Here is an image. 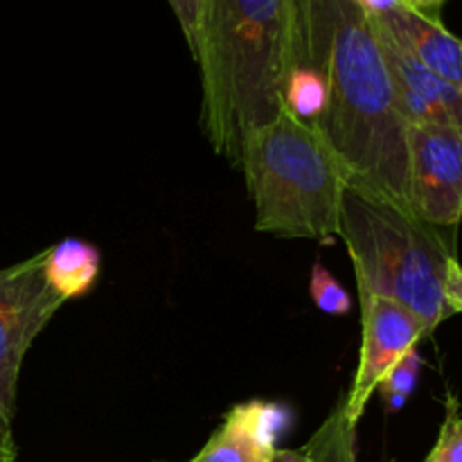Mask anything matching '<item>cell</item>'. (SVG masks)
<instances>
[{
    "label": "cell",
    "instance_id": "cell-1",
    "mask_svg": "<svg viewBox=\"0 0 462 462\" xmlns=\"http://www.w3.org/2000/svg\"><path fill=\"white\" fill-rule=\"evenodd\" d=\"M311 66L325 99L311 129L337 162L346 188L409 210V125L373 18L352 0L310 3Z\"/></svg>",
    "mask_w": 462,
    "mask_h": 462
},
{
    "label": "cell",
    "instance_id": "cell-2",
    "mask_svg": "<svg viewBox=\"0 0 462 462\" xmlns=\"http://www.w3.org/2000/svg\"><path fill=\"white\" fill-rule=\"evenodd\" d=\"M311 0H197L192 54L201 70L203 131L239 167L251 131L287 111L293 72L311 66Z\"/></svg>",
    "mask_w": 462,
    "mask_h": 462
},
{
    "label": "cell",
    "instance_id": "cell-3",
    "mask_svg": "<svg viewBox=\"0 0 462 462\" xmlns=\"http://www.w3.org/2000/svg\"><path fill=\"white\" fill-rule=\"evenodd\" d=\"M445 230L393 203L343 189L338 239L350 253L356 291L409 307L424 320L429 334L454 316L445 282L451 262L458 257Z\"/></svg>",
    "mask_w": 462,
    "mask_h": 462
},
{
    "label": "cell",
    "instance_id": "cell-4",
    "mask_svg": "<svg viewBox=\"0 0 462 462\" xmlns=\"http://www.w3.org/2000/svg\"><path fill=\"white\" fill-rule=\"evenodd\" d=\"M239 167L260 233L337 242L346 180L310 125L289 111L280 113L246 135Z\"/></svg>",
    "mask_w": 462,
    "mask_h": 462
},
{
    "label": "cell",
    "instance_id": "cell-5",
    "mask_svg": "<svg viewBox=\"0 0 462 462\" xmlns=\"http://www.w3.org/2000/svg\"><path fill=\"white\" fill-rule=\"evenodd\" d=\"M61 296L45 278V251L0 269V413L14 420L18 379L32 343L50 325Z\"/></svg>",
    "mask_w": 462,
    "mask_h": 462
},
{
    "label": "cell",
    "instance_id": "cell-6",
    "mask_svg": "<svg viewBox=\"0 0 462 462\" xmlns=\"http://www.w3.org/2000/svg\"><path fill=\"white\" fill-rule=\"evenodd\" d=\"M409 208L438 228L462 224V126H409Z\"/></svg>",
    "mask_w": 462,
    "mask_h": 462
},
{
    "label": "cell",
    "instance_id": "cell-7",
    "mask_svg": "<svg viewBox=\"0 0 462 462\" xmlns=\"http://www.w3.org/2000/svg\"><path fill=\"white\" fill-rule=\"evenodd\" d=\"M361 307V355L356 365L355 379L347 397L343 400L346 415L352 424L359 427L370 397L379 388L388 373L418 347L429 329L424 320L409 307L391 300V298L373 296L368 291H359Z\"/></svg>",
    "mask_w": 462,
    "mask_h": 462
},
{
    "label": "cell",
    "instance_id": "cell-8",
    "mask_svg": "<svg viewBox=\"0 0 462 462\" xmlns=\"http://www.w3.org/2000/svg\"><path fill=\"white\" fill-rule=\"evenodd\" d=\"M374 32L382 43L393 86H395L397 106L406 125L462 126V90L420 66L377 25H374Z\"/></svg>",
    "mask_w": 462,
    "mask_h": 462
},
{
    "label": "cell",
    "instance_id": "cell-9",
    "mask_svg": "<svg viewBox=\"0 0 462 462\" xmlns=\"http://www.w3.org/2000/svg\"><path fill=\"white\" fill-rule=\"evenodd\" d=\"M284 418V409L269 402L233 406L203 449L188 462H273Z\"/></svg>",
    "mask_w": 462,
    "mask_h": 462
},
{
    "label": "cell",
    "instance_id": "cell-10",
    "mask_svg": "<svg viewBox=\"0 0 462 462\" xmlns=\"http://www.w3.org/2000/svg\"><path fill=\"white\" fill-rule=\"evenodd\" d=\"M370 18L420 66L462 90V39H456L440 18L402 5L370 14Z\"/></svg>",
    "mask_w": 462,
    "mask_h": 462
},
{
    "label": "cell",
    "instance_id": "cell-11",
    "mask_svg": "<svg viewBox=\"0 0 462 462\" xmlns=\"http://www.w3.org/2000/svg\"><path fill=\"white\" fill-rule=\"evenodd\" d=\"M99 271L102 253L95 244L68 237L45 248V278L66 302L88 293L97 282Z\"/></svg>",
    "mask_w": 462,
    "mask_h": 462
},
{
    "label": "cell",
    "instance_id": "cell-12",
    "mask_svg": "<svg viewBox=\"0 0 462 462\" xmlns=\"http://www.w3.org/2000/svg\"><path fill=\"white\" fill-rule=\"evenodd\" d=\"M310 291L314 298V305L328 316H346L352 310L350 293L343 289V284L325 269L323 262H316L311 269Z\"/></svg>",
    "mask_w": 462,
    "mask_h": 462
},
{
    "label": "cell",
    "instance_id": "cell-13",
    "mask_svg": "<svg viewBox=\"0 0 462 462\" xmlns=\"http://www.w3.org/2000/svg\"><path fill=\"white\" fill-rule=\"evenodd\" d=\"M420 370H422V356H420L418 347H415V350H411L409 355L383 377V382L379 383L377 391L383 393V397H386L388 406H391L393 411L402 409L404 402L413 395Z\"/></svg>",
    "mask_w": 462,
    "mask_h": 462
},
{
    "label": "cell",
    "instance_id": "cell-14",
    "mask_svg": "<svg viewBox=\"0 0 462 462\" xmlns=\"http://www.w3.org/2000/svg\"><path fill=\"white\" fill-rule=\"evenodd\" d=\"M427 462H462V415H458V402L454 397L447 406L445 424Z\"/></svg>",
    "mask_w": 462,
    "mask_h": 462
},
{
    "label": "cell",
    "instance_id": "cell-15",
    "mask_svg": "<svg viewBox=\"0 0 462 462\" xmlns=\"http://www.w3.org/2000/svg\"><path fill=\"white\" fill-rule=\"evenodd\" d=\"M334 462H359L356 456V424L346 415L343 400L334 406Z\"/></svg>",
    "mask_w": 462,
    "mask_h": 462
},
{
    "label": "cell",
    "instance_id": "cell-16",
    "mask_svg": "<svg viewBox=\"0 0 462 462\" xmlns=\"http://www.w3.org/2000/svg\"><path fill=\"white\" fill-rule=\"evenodd\" d=\"M307 447H310L311 454H314L316 462H334V411L328 415V420L320 424L319 431L311 436Z\"/></svg>",
    "mask_w": 462,
    "mask_h": 462
},
{
    "label": "cell",
    "instance_id": "cell-17",
    "mask_svg": "<svg viewBox=\"0 0 462 462\" xmlns=\"http://www.w3.org/2000/svg\"><path fill=\"white\" fill-rule=\"evenodd\" d=\"M167 3H170L180 30H183L185 41L192 48L194 30H197V0H167Z\"/></svg>",
    "mask_w": 462,
    "mask_h": 462
},
{
    "label": "cell",
    "instance_id": "cell-18",
    "mask_svg": "<svg viewBox=\"0 0 462 462\" xmlns=\"http://www.w3.org/2000/svg\"><path fill=\"white\" fill-rule=\"evenodd\" d=\"M445 298L454 314H462V266L458 260L451 262L449 273H447Z\"/></svg>",
    "mask_w": 462,
    "mask_h": 462
},
{
    "label": "cell",
    "instance_id": "cell-19",
    "mask_svg": "<svg viewBox=\"0 0 462 462\" xmlns=\"http://www.w3.org/2000/svg\"><path fill=\"white\" fill-rule=\"evenodd\" d=\"M18 447L14 438V420L0 413V462H16Z\"/></svg>",
    "mask_w": 462,
    "mask_h": 462
},
{
    "label": "cell",
    "instance_id": "cell-20",
    "mask_svg": "<svg viewBox=\"0 0 462 462\" xmlns=\"http://www.w3.org/2000/svg\"><path fill=\"white\" fill-rule=\"evenodd\" d=\"M447 0H400L402 7L415 9L420 14H427V16H438L440 14V7Z\"/></svg>",
    "mask_w": 462,
    "mask_h": 462
},
{
    "label": "cell",
    "instance_id": "cell-21",
    "mask_svg": "<svg viewBox=\"0 0 462 462\" xmlns=\"http://www.w3.org/2000/svg\"><path fill=\"white\" fill-rule=\"evenodd\" d=\"M273 462H316L314 454L310 447H300V449H278Z\"/></svg>",
    "mask_w": 462,
    "mask_h": 462
}]
</instances>
